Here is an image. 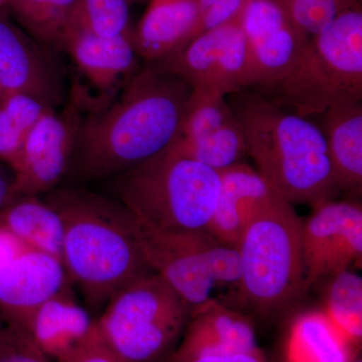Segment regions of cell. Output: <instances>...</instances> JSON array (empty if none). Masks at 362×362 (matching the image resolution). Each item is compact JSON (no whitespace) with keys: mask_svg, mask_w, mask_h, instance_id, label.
<instances>
[{"mask_svg":"<svg viewBox=\"0 0 362 362\" xmlns=\"http://www.w3.org/2000/svg\"><path fill=\"white\" fill-rule=\"evenodd\" d=\"M159 362H269L261 349L240 354H218V356H178L173 352Z\"/></svg>","mask_w":362,"mask_h":362,"instance_id":"836d02e7","label":"cell"},{"mask_svg":"<svg viewBox=\"0 0 362 362\" xmlns=\"http://www.w3.org/2000/svg\"><path fill=\"white\" fill-rule=\"evenodd\" d=\"M356 349L362 339V279L349 270L331 277L322 310Z\"/></svg>","mask_w":362,"mask_h":362,"instance_id":"484cf974","label":"cell"},{"mask_svg":"<svg viewBox=\"0 0 362 362\" xmlns=\"http://www.w3.org/2000/svg\"><path fill=\"white\" fill-rule=\"evenodd\" d=\"M293 21L309 37L327 30L338 16L354 7L352 0H285Z\"/></svg>","mask_w":362,"mask_h":362,"instance_id":"f1b7e54d","label":"cell"},{"mask_svg":"<svg viewBox=\"0 0 362 362\" xmlns=\"http://www.w3.org/2000/svg\"><path fill=\"white\" fill-rule=\"evenodd\" d=\"M61 49L68 52L90 87L115 95L135 75L137 52L130 35L105 37L74 26Z\"/></svg>","mask_w":362,"mask_h":362,"instance_id":"e0dca14e","label":"cell"},{"mask_svg":"<svg viewBox=\"0 0 362 362\" xmlns=\"http://www.w3.org/2000/svg\"><path fill=\"white\" fill-rule=\"evenodd\" d=\"M199 243L204 265L216 285L238 288L242 276V259L238 247L221 242L207 230L199 232Z\"/></svg>","mask_w":362,"mask_h":362,"instance_id":"f546056e","label":"cell"},{"mask_svg":"<svg viewBox=\"0 0 362 362\" xmlns=\"http://www.w3.org/2000/svg\"><path fill=\"white\" fill-rule=\"evenodd\" d=\"M271 90L273 102L306 118L337 105L361 102V9L344 11L312 37L292 70Z\"/></svg>","mask_w":362,"mask_h":362,"instance_id":"5b68a950","label":"cell"},{"mask_svg":"<svg viewBox=\"0 0 362 362\" xmlns=\"http://www.w3.org/2000/svg\"><path fill=\"white\" fill-rule=\"evenodd\" d=\"M220 173L183 156L173 144L113 178L115 199L140 226L168 232L206 230Z\"/></svg>","mask_w":362,"mask_h":362,"instance_id":"277c9868","label":"cell"},{"mask_svg":"<svg viewBox=\"0 0 362 362\" xmlns=\"http://www.w3.org/2000/svg\"><path fill=\"white\" fill-rule=\"evenodd\" d=\"M4 206H4V204H1V202H0V209H1L2 207H4Z\"/></svg>","mask_w":362,"mask_h":362,"instance_id":"74e56055","label":"cell"},{"mask_svg":"<svg viewBox=\"0 0 362 362\" xmlns=\"http://www.w3.org/2000/svg\"><path fill=\"white\" fill-rule=\"evenodd\" d=\"M11 0H0V6H4V4H8Z\"/></svg>","mask_w":362,"mask_h":362,"instance_id":"d590c367","label":"cell"},{"mask_svg":"<svg viewBox=\"0 0 362 362\" xmlns=\"http://www.w3.org/2000/svg\"><path fill=\"white\" fill-rule=\"evenodd\" d=\"M49 202L64 223L62 262L86 307L101 312L116 293L152 272L136 235V221L117 199L59 190Z\"/></svg>","mask_w":362,"mask_h":362,"instance_id":"7a4b0ae2","label":"cell"},{"mask_svg":"<svg viewBox=\"0 0 362 362\" xmlns=\"http://www.w3.org/2000/svg\"><path fill=\"white\" fill-rule=\"evenodd\" d=\"M21 328L0 323V362H52Z\"/></svg>","mask_w":362,"mask_h":362,"instance_id":"4dcf8cb0","label":"cell"},{"mask_svg":"<svg viewBox=\"0 0 362 362\" xmlns=\"http://www.w3.org/2000/svg\"><path fill=\"white\" fill-rule=\"evenodd\" d=\"M226 97L216 90L194 88L176 139H197L211 134L233 120L235 115Z\"/></svg>","mask_w":362,"mask_h":362,"instance_id":"4316f807","label":"cell"},{"mask_svg":"<svg viewBox=\"0 0 362 362\" xmlns=\"http://www.w3.org/2000/svg\"><path fill=\"white\" fill-rule=\"evenodd\" d=\"M56 362H126L102 340L97 328L77 349Z\"/></svg>","mask_w":362,"mask_h":362,"instance_id":"d6a6232c","label":"cell"},{"mask_svg":"<svg viewBox=\"0 0 362 362\" xmlns=\"http://www.w3.org/2000/svg\"><path fill=\"white\" fill-rule=\"evenodd\" d=\"M154 64L177 76L192 89L206 88L228 96L252 87L240 16L197 35L177 52Z\"/></svg>","mask_w":362,"mask_h":362,"instance_id":"ba28073f","label":"cell"},{"mask_svg":"<svg viewBox=\"0 0 362 362\" xmlns=\"http://www.w3.org/2000/svg\"><path fill=\"white\" fill-rule=\"evenodd\" d=\"M78 0H11L21 25L37 42L61 49L66 35L75 25Z\"/></svg>","mask_w":362,"mask_h":362,"instance_id":"cb8c5ba5","label":"cell"},{"mask_svg":"<svg viewBox=\"0 0 362 362\" xmlns=\"http://www.w3.org/2000/svg\"><path fill=\"white\" fill-rule=\"evenodd\" d=\"M351 362H362V359L361 356H358V354H356V356L354 357V361Z\"/></svg>","mask_w":362,"mask_h":362,"instance_id":"e575fe53","label":"cell"},{"mask_svg":"<svg viewBox=\"0 0 362 362\" xmlns=\"http://www.w3.org/2000/svg\"><path fill=\"white\" fill-rule=\"evenodd\" d=\"M199 233L151 230L136 221V235L145 263L192 309L213 298L216 286L204 265Z\"/></svg>","mask_w":362,"mask_h":362,"instance_id":"7c38bea8","label":"cell"},{"mask_svg":"<svg viewBox=\"0 0 362 362\" xmlns=\"http://www.w3.org/2000/svg\"><path fill=\"white\" fill-rule=\"evenodd\" d=\"M246 0H199V35L239 18Z\"/></svg>","mask_w":362,"mask_h":362,"instance_id":"1f68e13d","label":"cell"},{"mask_svg":"<svg viewBox=\"0 0 362 362\" xmlns=\"http://www.w3.org/2000/svg\"><path fill=\"white\" fill-rule=\"evenodd\" d=\"M302 220L280 197L252 221L238 250L240 297L259 315L287 310L307 289L301 245Z\"/></svg>","mask_w":362,"mask_h":362,"instance_id":"8992f818","label":"cell"},{"mask_svg":"<svg viewBox=\"0 0 362 362\" xmlns=\"http://www.w3.org/2000/svg\"><path fill=\"white\" fill-rule=\"evenodd\" d=\"M0 87L25 93L54 108L62 99L59 73L33 40L0 14Z\"/></svg>","mask_w":362,"mask_h":362,"instance_id":"9a60e30c","label":"cell"},{"mask_svg":"<svg viewBox=\"0 0 362 362\" xmlns=\"http://www.w3.org/2000/svg\"><path fill=\"white\" fill-rule=\"evenodd\" d=\"M23 330L45 356L56 362L94 333L96 318L78 303L70 287L40 305Z\"/></svg>","mask_w":362,"mask_h":362,"instance_id":"ac0fdd59","label":"cell"},{"mask_svg":"<svg viewBox=\"0 0 362 362\" xmlns=\"http://www.w3.org/2000/svg\"><path fill=\"white\" fill-rule=\"evenodd\" d=\"M302 221L301 245L308 288L317 281L349 270L362 259V207L329 201Z\"/></svg>","mask_w":362,"mask_h":362,"instance_id":"30bf717a","label":"cell"},{"mask_svg":"<svg viewBox=\"0 0 362 362\" xmlns=\"http://www.w3.org/2000/svg\"><path fill=\"white\" fill-rule=\"evenodd\" d=\"M192 307L154 272L126 285L96 318L102 340L126 362H159L175 349Z\"/></svg>","mask_w":362,"mask_h":362,"instance_id":"52a82bcc","label":"cell"},{"mask_svg":"<svg viewBox=\"0 0 362 362\" xmlns=\"http://www.w3.org/2000/svg\"><path fill=\"white\" fill-rule=\"evenodd\" d=\"M81 120L75 109H51L28 133L13 170L16 197L52 192L70 168Z\"/></svg>","mask_w":362,"mask_h":362,"instance_id":"8fae6325","label":"cell"},{"mask_svg":"<svg viewBox=\"0 0 362 362\" xmlns=\"http://www.w3.org/2000/svg\"><path fill=\"white\" fill-rule=\"evenodd\" d=\"M252 86L270 90L288 75L311 39L282 0H246L240 16Z\"/></svg>","mask_w":362,"mask_h":362,"instance_id":"9c48e42d","label":"cell"},{"mask_svg":"<svg viewBox=\"0 0 362 362\" xmlns=\"http://www.w3.org/2000/svg\"><path fill=\"white\" fill-rule=\"evenodd\" d=\"M199 0H152L131 40L150 63L177 52L199 35Z\"/></svg>","mask_w":362,"mask_h":362,"instance_id":"d6986e66","label":"cell"},{"mask_svg":"<svg viewBox=\"0 0 362 362\" xmlns=\"http://www.w3.org/2000/svg\"><path fill=\"white\" fill-rule=\"evenodd\" d=\"M127 0H78L75 25L100 35H130ZM73 26V28H74Z\"/></svg>","mask_w":362,"mask_h":362,"instance_id":"83f0119b","label":"cell"},{"mask_svg":"<svg viewBox=\"0 0 362 362\" xmlns=\"http://www.w3.org/2000/svg\"><path fill=\"white\" fill-rule=\"evenodd\" d=\"M321 126L340 192H361L362 185V104L337 105L323 113Z\"/></svg>","mask_w":362,"mask_h":362,"instance_id":"ffe728a7","label":"cell"},{"mask_svg":"<svg viewBox=\"0 0 362 362\" xmlns=\"http://www.w3.org/2000/svg\"><path fill=\"white\" fill-rule=\"evenodd\" d=\"M232 95L247 154L275 192L291 204L334 201L340 189L321 128L262 95Z\"/></svg>","mask_w":362,"mask_h":362,"instance_id":"3957f363","label":"cell"},{"mask_svg":"<svg viewBox=\"0 0 362 362\" xmlns=\"http://www.w3.org/2000/svg\"><path fill=\"white\" fill-rule=\"evenodd\" d=\"M4 90H2L1 87H0V101H1L2 97H4Z\"/></svg>","mask_w":362,"mask_h":362,"instance_id":"8d00e7d4","label":"cell"},{"mask_svg":"<svg viewBox=\"0 0 362 362\" xmlns=\"http://www.w3.org/2000/svg\"><path fill=\"white\" fill-rule=\"evenodd\" d=\"M173 145L183 156L218 173L242 162L247 154L244 133L237 117L211 134L194 140L176 139Z\"/></svg>","mask_w":362,"mask_h":362,"instance_id":"d4e9b609","label":"cell"},{"mask_svg":"<svg viewBox=\"0 0 362 362\" xmlns=\"http://www.w3.org/2000/svg\"><path fill=\"white\" fill-rule=\"evenodd\" d=\"M220 178L218 202L206 230L238 247L252 221L281 197L256 168L243 161L221 171Z\"/></svg>","mask_w":362,"mask_h":362,"instance_id":"5bb4252c","label":"cell"},{"mask_svg":"<svg viewBox=\"0 0 362 362\" xmlns=\"http://www.w3.org/2000/svg\"><path fill=\"white\" fill-rule=\"evenodd\" d=\"M37 98L25 93H6L0 101V162L13 170L28 133L51 110Z\"/></svg>","mask_w":362,"mask_h":362,"instance_id":"603a6c76","label":"cell"},{"mask_svg":"<svg viewBox=\"0 0 362 362\" xmlns=\"http://www.w3.org/2000/svg\"><path fill=\"white\" fill-rule=\"evenodd\" d=\"M192 88L156 64L81 120L71 165L81 180L114 178L160 153L178 133Z\"/></svg>","mask_w":362,"mask_h":362,"instance_id":"6da1fadb","label":"cell"},{"mask_svg":"<svg viewBox=\"0 0 362 362\" xmlns=\"http://www.w3.org/2000/svg\"><path fill=\"white\" fill-rule=\"evenodd\" d=\"M357 349L322 310L295 318L285 345L286 362H351Z\"/></svg>","mask_w":362,"mask_h":362,"instance_id":"44dd1931","label":"cell"},{"mask_svg":"<svg viewBox=\"0 0 362 362\" xmlns=\"http://www.w3.org/2000/svg\"><path fill=\"white\" fill-rule=\"evenodd\" d=\"M71 286L61 259L26 247L0 264V323L25 329L40 305Z\"/></svg>","mask_w":362,"mask_h":362,"instance_id":"4fadbf2b","label":"cell"},{"mask_svg":"<svg viewBox=\"0 0 362 362\" xmlns=\"http://www.w3.org/2000/svg\"><path fill=\"white\" fill-rule=\"evenodd\" d=\"M0 226L28 247L62 259L63 220L49 202L40 197H16L0 209Z\"/></svg>","mask_w":362,"mask_h":362,"instance_id":"7402d4cb","label":"cell"},{"mask_svg":"<svg viewBox=\"0 0 362 362\" xmlns=\"http://www.w3.org/2000/svg\"><path fill=\"white\" fill-rule=\"evenodd\" d=\"M181 337L171 351L178 356H218L259 349L251 321L214 297L192 309Z\"/></svg>","mask_w":362,"mask_h":362,"instance_id":"2e32d148","label":"cell"}]
</instances>
